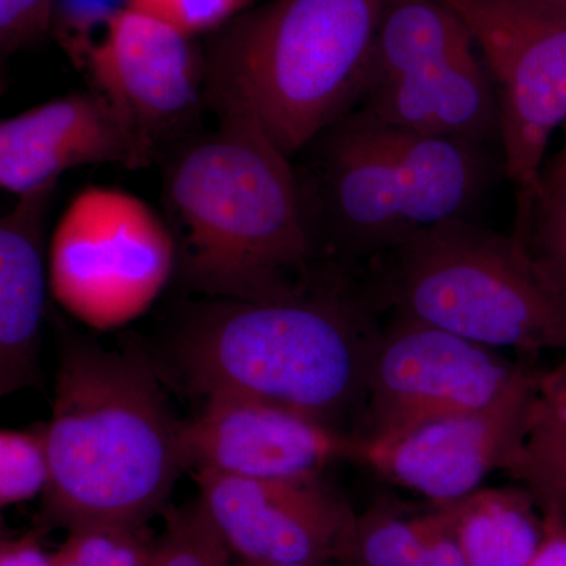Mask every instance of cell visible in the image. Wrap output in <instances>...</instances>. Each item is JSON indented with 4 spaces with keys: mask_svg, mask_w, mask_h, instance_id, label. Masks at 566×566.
<instances>
[{
    "mask_svg": "<svg viewBox=\"0 0 566 566\" xmlns=\"http://www.w3.org/2000/svg\"><path fill=\"white\" fill-rule=\"evenodd\" d=\"M174 273L177 244L166 218L120 189H82L52 232V296L95 329L145 314Z\"/></svg>",
    "mask_w": 566,
    "mask_h": 566,
    "instance_id": "obj_7",
    "label": "cell"
},
{
    "mask_svg": "<svg viewBox=\"0 0 566 566\" xmlns=\"http://www.w3.org/2000/svg\"><path fill=\"white\" fill-rule=\"evenodd\" d=\"M163 203L177 274L205 297L281 301L324 281L293 159L255 123L221 117L178 142L164 167Z\"/></svg>",
    "mask_w": 566,
    "mask_h": 566,
    "instance_id": "obj_1",
    "label": "cell"
},
{
    "mask_svg": "<svg viewBox=\"0 0 566 566\" xmlns=\"http://www.w3.org/2000/svg\"><path fill=\"white\" fill-rule=\"evenodd\" d=\"M155 543L148 526L74 528L52 554V566H150Z\"/></svg>",
    "mask_w": 566,
    "mask_h": 566,
    "instance_id": "obj_23",
    "label": "cell"
},
{
    "mask_svg": "<svg viewBox=\"0 0 566 566\" xmlns=\"http://www.w3.org/2000/svg\"><path fill=\"white\" fill-rule=\"evenodd\" d=\"M300 155L294 166L323 262L353 275L420 230L469 218L494 170L490 145L422 136L364 107Z\"/></svg>",
    "mask_w": 566,
    "mask_h": 566,
    "instance_id": "obj_4",
    "label": "cell"
},
{
    "mask_svg": "<svg viewBox=\"0 0 566 566\" xmlns=\"http://www.w3.org/2000/svg\"><path fill=\"white\" fill-rule=\"evenodd\" d=\"M387 0H266L208 35L207 104L290 158L356 109Z\"/></svg>",
    "mask_w": 566,
    "mask_h": 566,
    "instance_id": "obj_5",
    "label": "cell"
},
{
    "mask_svg": "<svg viewBox=\"0 0 566 566\" xmlns=\"http://www.w3.org/2000/svg\"><path fill=\"white\" fill-rule=\"evenodd\" d=\"M54 0H0V54L2 61L35 46L51 33Z\"/></svg>",
    "mask_w": 566,
    "mask_h": 566,
    "instance_id": "obj_27",
    "label": "cell"
},
{
    "mask_svg": "<svg viewBox=\"0 0 566 566\" xmlns=\"http://www.w3.org/2000/svg\"><path fill=\"white\" fill-rule=\"evenodd\" d=\"M536 2L543 3V6L549 7V9L566 13V0H536Z\"/></svg>",
    "mask_w": 566,
    "mask_h": 566,
    "instance_id": "obj_32",
    "label": "cell"
},
{
    "mask_svg": "<svg viewBox=\"0 0 566 566\" xmlns=\"http://www.w3.org/2000/svg\"><path fill=\"white\" fill-rule=\"evenodd\" d=\"M182 427L144 353L111 352L63 329L43 528L147 527L189 468Z\"/></svg>",
    "mask_w": 566,
    "mask_h": 566,
    "instance_id": "obj_3",
    "label": "cell"
},
{
    "mask_svg": "<svg viewBox=\"0 0 566 566\" xmlns=\"http://www.w3.org/2000/svg\"><path fill=\"white\" fill-rule=\"evenodd\" d=\"M442 509L446 513L444 526L423 547L422 553L417 554L412 560L403 566H468L455 532H453L449 510H447V506H442Z\"/></svg>",
    "mask_w": 566,
    "mask_h": 566,
    "instance_id": "obj_28",
    "label": "cell"
},
{
    "mask_svg": "<svg viewBox=\"0 0 566 566\" xmlns=\"http://www.w3.org/2000/svg\"><path fill=\"white\" fill-rule=\"evenodd\" d=\"M51 482L46 424L0 433V505L31 501L46 493Z\"/></svg>",
    "mask_w": 566,
    "mask_h": 566,
    "instance_id": "obj_24",
    "label": "cell"
},
{
    "mask_svg": "<svg viewBox=\"0 0 566 566\" xmlns=\"http://www.w3.org/2000/svg\"><path fill=\"white\" fill-rule=\"evenodd\" d=\"M538 375L524 371L504 395L472 411L441 417L385 439L357 438L356 458L436 506L463 501L504 468L520 436Z\"/></svg>",
    "mask_w": 566,
    "mask_h": 566,
    "instance_id": "obj_11",
    "label": "cell"
},
{
    "mask_svg": "<svg viewBox=\"0 0 566 566\" xmlns=\"http://www.w3.org/2000/svg\"><path fill=\"white\" fill-rule=\"evenodd\" d=\"M554 163L558 164V166H560L562 169L566 170V142H565L564 150L558 153V156L556 159H554Z\"/></svg>",
    "mask_w": 566,
    "mask_h": 566,
    "instance_id": "obj_33",
    "label": "cell"
},
{
    "mask_svg": "<svg viewBox=\"0 0 566 566\" xmlns=\"http://www.w3.org/2000/svg\"><path fill=\"white\" fill-rule=\"evenodd\" d=\"M84 69L95 91L156 148L188 132L208 106L205 51L196 36L129 7L112 18Z\"/></svg>",
    "mask_w": 566,
    "mask_h": 566,
    "instance_id": "obj_10",
    "label": "cell"
},
{
    "mask_svg": "<svg viewBox=\"0 0 566 566\" xmlns=\"http://www.w3.org/2000/svg\"><path fill=\"white\" fill-rule=\"evenodd\" d=\"M475 41L501 107L505 175L516 226L542 178L547 144L566 123V13L536 0H441Z\"/></svg>",
    "mask_w": 566,
    "mask_h": 566,
    "instance_id": "obj_8",
    "label": "cell"
},
{
    "mask_svg": "<svg viewBox=\"0 0 566 566\" xmlns=\"http://www.w3.org/2000/svg\"><path fill=\"white\" fill-rule=\"evenodd\" d=\"M189 468L259 480H314L327 464L356 458V436L277 406L212 397L185 422Z\"/></svg>",
    "mask_w": 566,
    "mask_h": 566,
    "instance_id": "obj_14",
    "label": "cell"
},
{
    "mask_svg": "<svg viewBox=\"0 0 566 566\" xmlns=\"http://www.w3.org/2000/svg\"><path fill=\"white\" fill-rule=\"evenodd\" d=\"M357 107L422 136L501 142L497 92L480 52L376 85Z\"/></svg>",
    "mask_w": 566,
    "mask_h": 566,
    "instance_id": "obj_16",
    "label": "cell"
},
{
    "mask_svg": "<svg viewBox=\"0 0 566 566\" xmlns=\"http://www.w3.org/2000/svg\"><path fill=\"white\" fill-rule=\"evenodd\" d=\"M504 471L534 495L543 515L566 516V359L538 375Z\"/></svg>",
    "mask_w": 566,
    "mask_h": 566,
    "instance_id": "obj_19",
    "label": "cell"
},
{
    "mask_svg": "<svg viewBox=\"0 0 566 566\" xmlns=\"http://www.w3.org/2000/svg\"><path fill=\"white\" fill-rule=\"evenodd\" d=\"M378 312L495 349L566 352V293L527 245L469 218L420 230L368 264Z\"/></svg>",
    "mask_w": 566,
    "mask_h": 566,
    "instance_id": "obj_6",
    "label": "cell"
},
{
    "mask_svg": "<svg viewBox=\"0 0 566 566\" xmlns=\"http://www.w3.org/2000/svg\"><path fill=\"white\" fill-rule=\"evenodd\" d=\"M376 314L360 279L345 273L290 300L205 297L181 312L170 364L196 397L252 398L345 433L349 417L364 419Z\"/></svg>",
    "mask_w": 566,
    "mask_h": 566,
    "instance_id": "obj_2",
    "label": "cell"
},
{
    "mask_svg": "<svg viewBox=\"0 0 566 566\" xmlns=\"http://www.w3.org/2000/svg\"><path fill=\"white\" fill-rule=\"evenodd\" d=\"M468 566H531L545 536L526 488L479 490L446 505Z\"/></svg>",
    "mask_w": 566,
    "mask_h": 566,
    "instance_id": "obj_18",
    "label": "cell"
},
{
    "mask_svg": "<svg viewBox=\"0 0 566 566\" xmlns=\"http://www.w3.org/2000/svg\"><path fill=\"white\" fill-rule=\"evenodd\" d=\"M128 0H54L51 33L74 65L84 69L93 44Z\"/></svg>",
    "mask_w": 566,
    "mask_h": 566,
    "instance_id": "obj_25",
    "label": "cell"
},
{
    "mask_svg": "<svg viewBox=\"0 0 566 566\" xmlns=\"http://www.w3.org/2000/svg\"><path fill=\"white\" fill-rule=\"evenodd\" d=\"M446 523L438 506L430 515L405 517L375 506L354 517L335 562L340 566H403L433 539Z\"/></svg>",
    "mask_w": 566,
    "mask_h": 566,
    "instance_id": "obj_20",
    "label": "cell"
},
{
    "mask_svg": "<svg viewBox=\"0 0 566 566\" xmlns=\"http://www.w3.org/2000/svg\"><path fill=\"white\" fill-rule=\"evenodd\" d=\"M150 566H233L234 557L202 502L164 510Z\"/></svg>",
    "mask_w": 566,
    "mask_h": 566,
    "instance_id": "obj_22",
    "label": "cell"
},
{
    "mask_svg": "<svg viewBox=\"0 0 566 566\" xmlns=\"http://www.w3.org/2000/svg\"><path fill=\"white\" fill-rule=\"evenodd\" d=\"M233 566H340L335 560L311 562V564H251V562L234 560Z\"/></svg>",
    "mask_w": 566,
    "mask_h": 566,
    "instance_id": "obj_31",
    "label": "cell"
},
{
    "mask_svg": "<svg viewBox=\"0 0 566 566\" xmlns=\"http://www.w3.org/2000/svg\"><path fill=\"white\" fill-rule=\"evenodd\" d=\"M515 237L566 293V170L558 164L543 169L527 218Z\"/></svg>",
    "mask_w": 566,
    "mask_h": 566,
    "instance_id": "obj_21",
    "label": "cell"
},
{
    "mask_svg": "<svg viewBox=\"0 0 566 566\" xmlns=\"http://www.w3.org/2000/svg\"><path fill=\"white\" fill-rule=\"evenodd\" d=\"M255 0H128L129 9L151 14L191 36L211 35Z\"/></svg>",
    "mask_w": 566,
    "mask_h": 566,
    "instance_id": "obj_26",
    "label": "cell"
},
{
    "mask_svg": "<svg viewBox=\"0 0 566 566\" xmlns=\"http://www.w3.org/2000/svg\"><path fill=\"white\" fill-rule=\"evenodd\" d=\"M545 536L531 566H566V516L543 515Z\"/></svg>",
    "mask_w": 566,
    "mask_h": 566,
    "instance_id": "obj_30",
    "label": "cell"
},
{
    "mask_svg": "<svg viewBox=\"0 0 566 566\" xmlns=\"http://www.w3.org/2000/svg\"><path fill=\"white\" fill-rule=\"evenodd\" d=\"M57 185L18 202L0 219V394L39 385L50 245L46 222Z\"/></svg>",
    "mask_w": 566,
    "mask_h": 566,
    "instance_id": "obj_15",
    "label": "cell"
},
{
    "mask_svg": "<svg viewBox=\"0 0 566 566\" xmlns=\"http://www.w3.org/2000/svg\"><path fill=\"white\" fill-rule=\"evenodd\" d=\"M474 52L479 50L471 32L441 0H387L371 46L365 93L412 71Z\"/></svg>",
    "mask_w": 566,
    "mask_h": 566,
    "instance_id": "obj_17",
    "label": "cell"
},
{
    "mask_svg": "<svg viewBox=\"0 0 566 566\" xmlns=\"http://www.w3.org/2000/svg\"><path fill=\"white\" fill-rule=\"evenodd\" d=\"M0 566H52V554L44 551L36 532H28L2 539Z\"/></svg>",
    "mask_w": 566,
    "mask_h": 566,
    "instance_id": "obj_29",
    "label": "cell"
},
{
    "mask_svg": "<svg viewBox=\"0 0 566 566\" xmlns=\"http://www.w3.org/2000/svg\"><path fill=\"white\" fill-rule=\"evenodd\" d=\"M196 482L199 501L234 560H335L356 517L316 479L259 480L197 471Z\"/></svg>",
    "mask_w": 566,
    "mask_h": 566,
    "instance_id": "obj_12",
    "label": "cell"
},
{
    "mask_svg": "<svg viewBox=\"0 0 566 566\" xmlns=\"http://www.w3.org/2000/svg\"><path fill=\"white\" fill-rule=\"evenodd\" d=\"M527 368L408 316L390 315L376 346L359 439H385L419 424L483 408Z\"/></svg>",
    "mask_w": 566,
    "mask_h": 566,
    "instance_id": "obj_9",
    "label": "cell"
},
{
    "mask_svg": "<svg viewBox=\"0 0 566 566\" xmlns=\"http://www.w3.org/2000/svg\"><path fill=\"white\" fill-rule=\"evenodd\" d=\"M156 145L98 91L69 93L0 123V186L17 197L57 185L74 167L145 169Z\"/></svg>",
    "mask_w": 566,
    "mask_h": 566,
    "instance_id": "obj_13",
    "label": "cell"
}]
</instances>
